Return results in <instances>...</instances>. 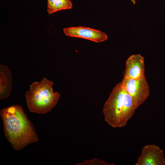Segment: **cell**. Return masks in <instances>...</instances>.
Listing matches in <instances>:
<instances>
[{"label":"cell","instance_id":"8","mask_svg":"<svg viewBox=\"0 0 165 165\" xmlns=\"http://www.w3.org/2000/svg\"><path fill=\"white\" fill-rule=\"evenodd\" d=\"M11 72L6 65H0V99H4L10 95L12 90Z\"/></svg>","mask_w":165,"mask_h":165},{"label":"cell","instance_id":"10","mask_svg":"<svg viewBox=\"0 0 165 165\" xmlns=\"http://www.w3.org/2000/svg\"><path fill=\"white\" fill-rule=\"evenodd\" d=\"M77 165H112L98 159L95 158L92 160H86L83 162L78 163Z\"/></svg>","mask_w":165,"mask_h":165},{"label":"cell","instance_id":"2","mask_svg":"<svg viewBox=\"0 0 165 165\" xmlns=\"http://www.w3.org/2000/svg\"><path fill=\"white\" fill-rule=\"evenodd\" d=\"M138 107L121 82L114 88L103 108L105 120L114 128L125 126Z\"/></svg>","mask_w":165,"mask_h":165},{"label":"cell","instance_id":"7","mask_svg":"<svg viewBox=\"0 0 165 165\" xmlns=\"http://www.w3.org/2000/svg\"><path fill=\"white\" fill-rule=\"evenodd\" d=\"M144 59L140 54L133 55L126 61L124 77L137 79L145 76Z\"/></svg>","mask_w":165,"mask_h":165},{"label":"cell","instance_id":"5","mask_svg":"<svg viewBox=\"0 0 165 165\" xmlns=\"http://www.w3.org/2000/svg\"><path fill=\"white\" fill-rule=\"evenodd\" d=\"M64 34L67 36L85 39L99 43L106 40L107 35L99 30L83 26L64 28Z\"/></svg>","mask_w":165,"mask_h":165},{"label":"cell","instance_id":"1","mask_svg":"<svg viewBox=\"0 0 165 165\" xmlns=\"http://www.w3.org/2000/svg\"><path fill=\"white\" fill-rule=\"evenodd\" d=\"M0 114L5 136L15 150H21L38 141L34 127L21 106L15 105L3 108Z\"/></svg>","mask_w":165,"mask_h":165},{"label":"cell","instance_id":"11","mask_svg":"<svg viewBox=\"0 0 165 165\" xmlns=\"http://www.w3.org/2000/svg\"><path fill=\"white\" fill-rule=\"evenodd\" d=\"M131 1L134 4L136 3V0H131Z\"/></svg>","mask_w":165,"mask_h":165},{"label":"cell","instance_id":"3","mask_svg":"<svg viewBox=\"0 0 165 165\" xmlns=\"http://www.w3.org/2000/svg\"><path fill=\"white\" fill-rule=\"evenodd\" d=\"M53 83L44 78L40 82H34L25 94L27 107L31 112L45 114L57 105L60 97L53 91Z\"/></svg>","mask_w":165,"mask_h":165},{"label":"cell","instance_id":"6","mask_svg":"<svg viewBox=\"0 0 165 165\" xmlns=\"http://www.w3.org/2000/svg\"><path fill=\"white\" fill-rule=\"evenodd\" d=\"M165 158L163 151L159 147L148 145L143 148L135 165H163Z\"/></svg>","mask_w":165,"mask_h":165},{"label":"cell","instance_id":"4","mask_svg":"<svg viewBox=\"0 0 165 165\" xmlns=\"http://www.w3.org/2000/svg\"><path fill=\"white\" fill-rule=\"evenodd\" d=\"M121 83L138 108L149 94V86L145 76L137 79L124 77Z\"/></svg>","mask_w":165,"mask_h":165},{"label":"cell","instance_id":"9","mask_svg":"<svg viewBox=\"0 0 165 165\" xmlns=\"http://www.w3.org/2000/svg\"><path fill=\"white\" fill-rule=\"evenodd\" d=\"M47 11L51 14L63 10L71 9L73 4L70 0H47Z\"/></svg>","mask_w":165,"mask_h":165}]
</instances>
